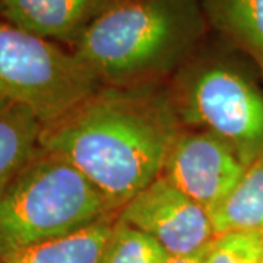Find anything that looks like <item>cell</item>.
Wrapping results in <instances>:
<instances>
[{
	"instance_id": "6da1fadb",
	"label": "cell",
	"mask_w": 263,
	"mask_h": 263,
	"mask_svg": "<svg viewBox=\"0 0 263 263\" xmlns=\"http://www.w3.org/2000/svg\"><path fill=\"white\" fill-rule=\"evenodd\" d=\"M179 136L164 104L105 89L46 124L40 146L72 164L120 211L162 174Z\"/></svg>"
},
{
	"instance_id": "8fae6325",
	"label": "cell",
	"mask_w": 263,
	"mask_h": 263,
	"mask_svg": "<svg viewBox=\"0 0 263 263\" xmlns=\"http://www.w3.org/2000/svg\"><path fill=\"white\" fill-rule=\"evenodd\" d=\"M211 219L215 235L228 231L263 233V158L247 167L238 184Z\"/></svg>"
},
{
	"instance_id": "7a4b0ae2",
	"label": "cell",
	"mask_w": 263,
	"mask_h": 263,
	"mask_svg": "<svg viewBox=\"0 0 263 263\" xmlns=\"http://www.w3.org/2000/svg\"><path fill=\"white\" fill-rule=\"evenodd\" d=\"M113 206L81 171L41 146L0 193V260L110 218Z\"/></svg>"
},
{
	"instance_id": "ba28073f",
	"label": "cell",
	"mask_w": 263,
	"mask_h": 263,
	"mask_svg": "<svg viewBox=\"0 0 263 263\" xmlns=\"http://www.w3.org/2000/svg\"><path fill=\"white\" fill-rule=\"evenodd\" d=\"M114 0H0L10 25L44 40L75 43Z\"/></svg>"
},
{
	"instance_id": "3957f363",
	"label": "cell",
	"mask_w": 263,
	"mask_h": 263,
	"mask_svg": "<svg viewBox=\"0 0 263 263\" xmlns=\"http://www.w3.org/2000/svg\"><path fill=\"white\" fill-rule=\"evenodd\" d=\"M196 25L192 0H114L79 35L73 53L98 79H126L170 62Z\"/></svg>"
},
{
	"instance_id": "277c9868",
	"label": "cell",
	"mask_w": 263,
	"mask_h": 263,
	"mask_svg": "<svg viewBox=\"0 0 263 263\" xmlns=\"http://www.w3.org/2000/svg\"><path fill=\"white\" fill-rule=\"evenodd\" d=\"M98 81L75 53L0 22V98L31 110L44 126L94 95Z\"/></svg>"
},
{
	"instance_id": "7c38bea8",
	"label": "cell",
	"mask_w": 263,
	"mask_h": 263,
	"mask_svg": "<svg viewBox=\"0 0 263 263\" xmlns=\"http://www.w3.org/2000/svg\"><path fill=\"white\" fill-rule=\"evenodd\" d=\"M170 257L155 238L117 219L100 263H165Z\"/></svg>"
},
{
	"instance_id": "5b68a950",
	"label": "cell",
	"mask_w": 263,
	"mask_h": 263,
	"mask_svg": "<svg viewBox=\"0 0 263 263\" xmlns=\"http://www.w3.org/2000/svg\"><path fill=\"white\" fill-rule=\"evenodd\" d=\"M187 122L227 142L249 167L263 158V92L227 66H209L189 86Z\"/></svg>"
},
{
	"instance_id": "9c48e42d",
	"label": "cell",
	"mask_w": 263,
	"mask_h": 263,
	"mask_svg": "<svg viewBox=\"0 0 263 263\" xmlns=\"http://www.w3.org/2000/svg\"><path fill=\"white\" fill-rule=\"evenodd\" d=\"M43 127L31 110L0 98V193L38 151Z\"/></svg>"
},
{
	"instance_id": "30bf717a",
	"label": "cell",
	"mask_w": 263,
	"mask_h": 263,
	"mask_svg": "<svg viewBox=\"0 0 263 263\" xmlns=\"http://www.w3.org/2000/svg\"><path fill=\"white\" fill-rule=\"evenodd\" d=\"M113 227L107 218L75 234L29 247L0 263H100Z\"/></svg>"
},
{
	"instance_id": "5bb4252c",
	"label": "cell",
	"mask_w": 263,
	"mask_h": 263,
	"mask_svg": "<svg viewBox=\"0 0 263 263\" xmlns=\"http://www.w3.org/2000/svg\"><path fill=\"white\" fill-rule=\"evenodd\" d=\"M203 263H263V233L228 231L215 235Z\"/></svg>"
},
{
	"instance_id": "52a82bcc",
	"label": "cell",
	"mask_w": 263,
	"mask_h": 263,
	"mask_svg": "<svg viewBox=\"0 0 263 263\" xmlns=\"http://www.w3.org/2000/svg\"><path fill=\"white\" fill-rule=\"evenodd\" d=\"M246 170L247 165L227 142L205 130L180 135L161 176L212 215Z\"/></svg>"
},
{
	"instance_id": "8992f818",
	"label": "cell",
	"mask_w": 263,
	"mask_h": 263,
	"mask_svg": "<svg viewBox=\"0 0 263 263\" xmlns=\"http://www.w3.org/2000/svg\"><path fill=\"white\" fill-rule=\"evenodd\" d=\"M119 221L155 238L171 257L199 253L215 237L211 215L164 176L127 202Z\"/></svg>"
},
{
	"instance_id": "4fadbf2b",
	"label": "cell",
	"mask_w": 263,
	"mask_h": 263,
	"mask_svg": "<svg viewBox=\"0 0 263 263\" xmlns=\"http://www.w3.org/2000/svg\"><path fill=\"white\" fill-rule=\"evenodd\" d=\"M215 3L227 29L263 66V0H215Z\"/></svg>"
},
{
	"instance_id": "9a60e30c",
	"label": "cell",
	"mask_w": 263,
	"mask_h": 263,
	"mask_svg": "<svg viewBox=\"0 0 263 263\" xmlns=\"http://www.w3.org/2000/svg\"><path fill=\"white\" fill-rule=\"evenodd\" d=\"M205 250H206V249H203V250L199 252V253L190 254V256H173V257H170L165 263H203Z\"/></svg>"
}]
</instances>
